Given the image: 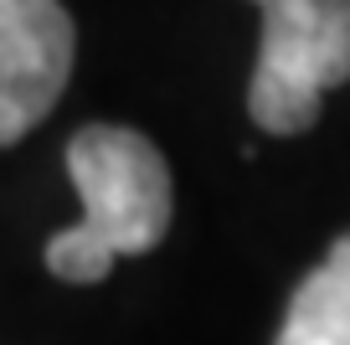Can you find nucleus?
<instances>
[{"label":"nucleus","mask_w":350,"mask_h":345,"mask_svg":"<svg viewBox=\"0 0 350 345\" xmlns=\"http://www.w3.org/2000/svg\"><path fill=\"white\" fill-rule=\"evenodd\" d=\"M273 345H350V232L294 289Z\"/></svg>","instance_id":"obj_4"},{"label":"nucleus","mask_w":350,"mask_h":345,"mask_svg":"<svg viewBox=\"0 0 350 345\" xmlns=\"http://www.w3.org/2000/svg\"><path fill=\"white\" fill-rule=\"evenodd\" d=\"M113 263H119V253H113L98 232H88L83 222L62 227V232L46 242V268L62 283H103L113 273Z\"/></svg>","instance_id":"obj_5"},{"label":"nucleus","mask_w":350,"mask_h":345,"mask_svg":"<svg viewBox=\"0 0 350 345\" xmlns=\"http://www.w3.org/2000/svg\"><path fill=\"white\" fill-rule=\"evenodd\" d=\"M262 52L247 83V114L262 134H304L325 93L350 83V0H252Z\"/></svg>","instance_id":"obj_1"},{"label":"nucleus","mask_w":350,"mask_h":345,"mask_svg":"<svg viewBox=\"0 0 350 345\" xmlns=\"http://www.w3.org/2000/svg\"><path fill=\"white\" fill-rule=\"evenodd\" d=\"M72 52L77 31L62 0H0V150L57 108Z\"/></svg>","instance_id":"obj_3"},{"label":"nucleus","mask_w":350,"mask_h":345,"mask_svg":"<svg viewBox=\"0 0 350 345\" xmlns=\"http://www.w3.org/2000/svg\"><path fill=\"white\" fill-rule=\"evenodd\" d=\"M67 175L83 196V227L98 232L119 258L160 248L170 232L175 191L165 155L124 124H83L67 140Z\"/></svg>","instance_id":"obj_2"}]
</instances>
